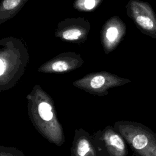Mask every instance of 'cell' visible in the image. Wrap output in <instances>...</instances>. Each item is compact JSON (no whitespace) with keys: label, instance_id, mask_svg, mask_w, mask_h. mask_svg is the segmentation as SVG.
Wrapping results in <instances>:
<instances>
[{"label":"cell","instance_id":"cell-2","mask_svg":"<svg viewBox=\"0 0 156 156\" xmlns=\"http://www.w3.org/2000/svg\"><path fill=\"white\" fill-rule=\"evenodd\" d=\"M29 113L38 130L48 140L60 144L63 136L54 112V102L38 85H36L27 96Z\"/></svg>","mask_w":156,"mask_h":156},{"label":"cell","instance_id":"cell-12","mask_svg":"<svg viewBox=\"0 0 156 156\" xmlns=\"http://www.w3.org/2000/svg\"><path fill=\"white\" fill-rule=\"evenodd\" d=\"M103 0H75L73 7L79 11L88 12L99 6Z\"/></svg>","mask_w":156,"mask_h":156},{"label":"cell","instance_id":"cell-4","mask_svg":"<svg viewBox=\"0 0 156 156\" xmlns=\"http://www.w3.org/2000/svg\"><path fill=\"white\" fill-rule=\"evenodd\" d=\"M128 79L121 77L107 71H99L88 74L74 81L73 85L90 94L104 96L112 88L130 82Z\"/></svg>","mask_w":156,"mask_h":156},{"label":"cell","instance_id":"cell-7","mask_svg":"<svg viewBox=\"0 0 156 156\" xmlns=\"http://www.w3.org/2000/svg\"><path fill=\"white\" fill-rule=\"evenodd\" d=\"M80 55L74 52H64L42 64L38 71L43 73H65L82 66Z\"/></svg>","mask_w":156,"mask_h":156},{"label":"cell","instance_id":"cell-13","mask_svg":"<svg viewBox=\"0 0 156 156\" xmlns=\"http://www.w3.org/2000/svg\"><path fill=\"white\" fill-rule=\"evenodd\" d=\"M135 156H140V155H138V154H136V153H135Z\"/></svg>","mask_w":156,"mask_h":156},{"label":"cell","instance_id":"cell-3","mask_svg":"<svg viewBox=\"0 0 156 156\" xmlns=\"http://www.w3.org/2000/svg\"><path fill=\"white\" fill-rule=\"evenodd\" d=\"M115 126L134 152L140 156H156V133L149 127L133 121H119Z\"/></svg>","mask_w":156,"mask_h":156},{"label":"cell","instance_id":"cell-10","mask_svg":"<svg viewBox=\"0 0 156 156\" xmlns=\"http://www.w3.org/2000/svg\"><path fill=\"white\" fill-rule=\"evenodd\" d=\"M28 0H2L0 5V24L14 17Z\"/></svg>","mask_w":156,"mask_h":156},{"label":"cell","instance_id":"cell-11","mask_svg":"<svg viewBox=\"0 0 156 156\" xmlns=\"http://www.w3.org/2000/svg\"><path fill=\"white\" fill-rule=\"evenodd\" d=\"M76 156H93V150L90 141L85 138L79 139L74 147Z\"/></svg>","mask_w":156,"mask_h":156},{"label":"cell","instance_id":"cell-5","mask_svg":"<svg viewBox=\"0 0 156 156\" xmlns=\"http://www.w3.org/2000/svg\"><path fill=\"white\" fill-rule=\"evenodd\" d=\"M127 16L141 33L156 39V14L150 4L130 0L126 6Z\"/></svg>","mask_w":156,"mask_h":156},{"label":"cell","instance_id":"cell-1","mask_svg":"<svg viewBox=\"0 0 156 156\" xmlns=\"http://www.w3.org/2000/svg\"><path fill=\"white\" fill-rule=\"evenodd\" d=\"M29 54L19 38L7 37L0 40V91L12 88L23 76Z\"/></svg>","mask_w":156,"mask_h":156},{"label":"cell","instance_id":"cell-9","mask_svg":"<svg viewBox=\"0 0 156 156\" xmlns=\"http://www.w3.org/2000/svg\"><path fill=\"white\" fill-rule=\"evenodd\" d=\"M104 141L108 151L112 156H127V149L124 139L111 129H107L103 135Z\"/></svg>","mask_w":156,"mask_h":156},{"label":"cell","instance_id":"cell-8","mask_svg":"<svg viewBox=\"0 0 156 156\" xmlns=\"http://www.w3.org/2000/svg\"><path fill=\"white\" fill-rule=\"evenodd\" d=\"M126 33V26L118 16H113L107 21L101 30V40L105 53L114 50Z\"/></svg>","mask_w":156,"mask_h":156},{"label":"cell","instance_id":"cell-6","mask_svg":"<svg viewBox=\"0 0 156 156\" xmlns=\"http://www.w3.org/2000/svg\"><path fill=\"white\" fill-rule=\"evenodd\" d=\"M91 26L83 18H69L60 21L57 26L54 35L66 42L80 44L88 38Z\"/></svg>","mask_w":156,"mask_h":156}]
</instances>
